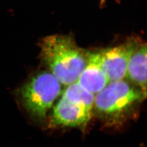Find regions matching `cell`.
<instances>
[{"label":"cell","mask_w":147,"mask_h":147,"mask_svg":"<svg viewBox=\"0 0 147 147\" xmlns=\"http://www.w3.org/2000/svg\"><path fill=\"white\" fill-rule=\"evenodd\" d=\"M147 96L124 80L110 82L95 95L93 111L106 125L121 124L134 115Z\"/></svg>","instance_id":"obj_2"},{"label":"cell","mask_w":147,"mask_h":147,"mask_svg":"<svg viewBox=\"0 0 147 147\" xmlns=\"http://www.w3.org/2000/svg\"><path fill=\"white\" fill-rule=\"evenodd\" d=\"M101 1H105V0H101Z\"/></svg>","instance_id":"obj_8"},{"label":"cell","mask_w":147,"mask_h":147,"mask_svg":"<svg viewBox=\"0 0 147 147\" xmlns=\"http://www.w3.org/2000/svg\"><path fill=\"white\" fill-rule=\"evenodd\" d=\"M141 43L138 39L132 38L121 45L100 51L101 65L110 82L125 78L129 60Z\"/></svg>","instance_id":"obj_4"},{"label":"cell","mask_w":147,"mask_h":147,"mask_svg":"<svg viewBox=\"0 0 147 147\" xmlns=\"http://www.w3.org/2000/svg\"><path fill=\"white\" fill-rule=\"evenodd\" d=\"M62 92V84L49 71L33 75L19 91L21 103L28 115L42 122Z\"/></svg>","instance_id":"obj_3"},{"label":"cell","mask_w":147,"mask_h":147,"mask_svg":"<svg viewBox=\"0 0 147 147\" xmlns=\"http://www.w3.org/2000/svg\"><path fill=\"white\" fill-rule=\"evenodd\" d=\"M76 82L94 95L110 82L101 65L100 52H88L87 64Z\"/></svg>","instance_id":"obj_6"},{"label":"cell","mask_w":147,"mask_h":147,"mask_svg":"<svg viewBox=\"0 0 147 147\" xmlns=\"http://www.w3.org/2000/svg\"><path fill=\"white\" fill-rule=\"evenodd\" d=\"M93 111L63 96L54 106L50 118L51 127H72L85 129L90 120Z\"/></svg>","instance_id":"obj_5"},{"label":"cell","mask_w":147,"mask_h":147,"mask_svg":"<svg viewBox=\"0 0 147 147\" xmlns=\"http://www.w3.org/2000/svg\"><path fill=\"white\" fill-rule=\"evenodd\" d=\"M147 96V45L141 42L128 63L126 77Z\"/></svg>","instance_id":"obj_7"},{"label":"cell","mask_w":147,"mask_h":147,"mask_svg":"<svg viewBox=\"0 0 147 147\" xmlns=\"http://www.w3.org/2000/svg\"><path fill=\"white\" fill-rule=\"evenodd\" d=\"M39 45L42 62L61 84L68 86L78 80L87 62L88 52L68 35L48 36Z\"/></svg>","instance_id":"obj_1"}]
</instances>
